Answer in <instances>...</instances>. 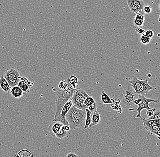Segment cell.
<instances>
[{"label": "cell", "instance_id": "1", "mask_svg": "<svg viewBox=\"0 0 160 157\" xmlns=\"http://www.w3.org/2000/svg\"><path fill=\"white\" fill-rule=\"evenodd\" d=\"M86 118L85 110H80L72 105L66 115L70 129L76 130L83 128Z\"/></svg>", "mask_w": 160, "mask_h": 157}, {"label": "cell", "instance_id": "2", "mask_svg": "<svg viewBox=\"0 0 160 157\" xmlns=\"http://www.w3.org/2000/svg\"><path fill=\"white\" fill-rule=\"evenodd\" d=\"M76 90L77 89L73 88L70 84L68 85L67 88L65 90H59L56 96V109L54 118L57 117L60 115L63 107L71 99Z\"/></svg>", "mask_w": 160, "mask_h": 157}, {"label": "cell", "instance_id": "3", "mask_svg": "<svg viewBox=\"0 0 160 157\" xmlns=\"http://www.w3.org/2000/svg\"><path fill=\"white\" fill-rule=\"evenodd\" d=\"M129 83L131 84L136 93L138 95L145 96L153 88L148 84V80L145 81L139 80L135 76L133 77L132 80H129Z\"/></svg>", "mask_w": 160, "mask_h": 157}, {"label": "cell", "instance_id": "4", "mask_svg": "<svg viewBox=\"0 0 160 157\" xmlns=\"http://www.w3.org/2000/svg\"><path fill=\"white\" fill-rule=\"evenodd\" d=\"M122 102L127 107L132 105L134 101L138 98L134 90L129 82L125 84L122 89Z\"/></svg>", "mask_w": 160, "mask_h": 157}, {"label": "cell", "instance_id": "5", "mask_svg": "<svg viewBox=\"0 0 160 157\" xmlns=\"http://www.w3.org/2000/svg\"><path fill=\"white\" fill-rule=\"evenodd\" d=\"M138 98L141 100V101L138 105V107L137 109H135L133 108H130L129 109V111H137L138 114L135 116V118H140L143 120V118L142 116L141 115V111L144 109H146L147 110H152V108L149 106L148 104L151 102L156 103H158L159 101L158 100H153L152 98H148L146 97L144 95H139Z\"/></svg>", "mask_w": 160, "mask_h": 157}, {"label": "cell", "instance_id": "6", "mask_svg": "<svg viewBox=\"0 0 160 157\" xmlns=\"http://www.w3.org/2000/svg\"><path fill=\"white\" fill-rule=\"evenodd\" d=\"M20 73L18 70L14 68H11L6 71L5 79L9 84L11 87L18 86L21 80Z\"/></svg>", "mask_w": 160, "mask_h": 157}, {"label": "cell", "instance_id": "7", "mask_svg": "<svg viewBox=\"0 0 160 157\" xmlns=\"http://www.w3.org/2000/svg\"><path fill=\"white\" fill-rule=\"evenodd\" d=\"M88 96V95L85 90L78 88L75 91L70 100L72 101L73 105L79 109L80 104L85 101L86 99Z\"/></svg>", "mask_w": 160, "mask_h": 157}, {"label": "cell", "instance_id": "8", "mask_svg": "<svg viewBox=\"0 0 160 157\" xmlns=\"http://www.w3.org/2000/svg\"><path fill=\"white\" fill-rule=\"evenodd\" d=\"M72 105L73 104L72 101L71 100H69L63 107L60 115L57 117L54 118L53 121L59 122L62 125L69 126L68 123L66 120V115Z\"/></svg>", "mask_w": 160, "mask_h": 157}, {"label": "cell", "instance_id": "9", "mask_svg": "<svg viewBox=\"0 0 160 157\" xmlns=\"http://www.w3.org/2000/svg\"><path fill=\"white\" fill-rule=\"evenodd\" d=\"M33 83L28 81L26 77H21V80L18 84V86L23 92L24 94L26 95L29 92L30 89L32 86Z\"/></svg>", "mask_w": 160, "mask_h": 157}, {"label": "cell", "instance_id": "10", "mask_svg": "<svg viewBox=\"0 0 160 157\" xmlns=\"http://www.w3.org/2000/svg\"><path fill=\"white\" fill-rule=\"evenodd\" d=\"M62 125V124L59 122L53 121L51 123L49 126L48 128V130L50 135L52 136L55 137V134L59 130Z\"/></svg>", "mask_w": 160, "mask_h": 157}, {"label": "cell", "instance_id": "11", "mask_svg": "<svg viewBox=\"0 0 160 157\" xmlns=\"http://www.w3.org/2000/svg\"><path fill=\"white\" fill-rule=\"evenodd\" d=\"M101 118L99 113L96 110L92 114V121L89 127H92L98 125L101 122Z\"/></svg>", "mask_w": 160, "mask_h": 157}, {"label": "cell", "instance_id": "12", "mask_svg": "<svg viewBox=\"0 0 160 157\" xmlns=\"http://www.w3.org/2000/svg\"><path fill=\"white\" fill-rule=\"evenodd\" d=\"M0 87L2 90V91L7 93H10L11 89L12 88V87L10 86L9 84L6 81L4 77L2 75L0 76Z\"/></svg>", "mask_w": 160, "mask_h": 157}, {"label": "cell", "instance_id": "13", "mask_svg": "<svg viewBox=\"0 0 160 157\" xmlns=\"http://www.w3.org/2000/svg\"><path fill=\"white\" fill-rule=\"evenodd\" d=\"M10 93L15 98H20L24 96L23 92L18 86L12 87L11 89Z\"/></svg>", "mask_w": 160, "mask_h": 157}, {"label": "cell", "instance_id": "14", "mask_svg": "<svg viewBox=\"0 0 160 157\" xmlns=\"http://www.w3.org/2000/svg\"><path fill=\"white\" fill-rule=\"evenodd\" d=\"M136 17L134 20V24L138 27H142L143 26L145 21V16L139 13H136Z\"/></svg>", "mask_w": 160, "mask_h": 157}, {"label": "cell", "instance_id": "15", "mask_svg": "<svg viewBox=\"0 0 160 157\" xmlns=\"http://www.w3.org/2000/svg\"><path fill=\"white\" fill-rule=\"evenodd\" d=\"M146 130L148 131L149 132L156 136L158 139H159L160 134V125H155L153 126L144 128Z\"/></svg>", "mask_w": 160, "mask_h": 157}, {"label": "cell", "instance_id": "16", "mask_svg": "<svg viewBox=\"0 0 160 157\" xmlns=\"http://www.w3.org/2000/svg\"><path fill=\"white\" fill-rule=\"evenodd\" d=\"M142 120L143 123L144 128L150 127L155 125H160V119L148 120L146 119V118H143Z\"/></svg>", "mask_w": 160, "mask_h": 157}, {"label": "cell", "instance_id": "17", "mask_svg": "<svg viewBox=\"0 0 160 157\" xmlns=\"http://www.w3.org/2000/svg\"><path fill=\"white\" fill-rule=\"evenodd\" d=\"M101 103H102L108 105V104H112L113 101L111 99L109 96L104 91V90L102 91L101 95Z\"/></svg>", "mask_w": 160, "mask_h": 157}, {"label": "cell", "instance_id": "18", "mask_svg": "<svg viewBox=\"0 0 160 157\" xmlns=\"http://www.w3.org/2000/svg\"><path fill=\"white\" fill-rule=\"evenodd\" d=\"M85 111L86 113V118L85 120V125L84 126V129L86 130L89 127L92 121V113L87 108L85 109Z\"/></svg>", "mask_w": 160, "mask_h": 157}, {"label": "cell", "instance_id": "19", "mask_svg": "<svg viewBox=\"0 0 160 157\" xmlns=\"http://www.w3.org/2000/svg\"><path fill=\"white\" fill-rule=\"evenodd\" d=\"M78 78L74 76H71L68 79L69 84L72 86L73 88L74 89H78L79 88L78 86Z\"/></svg>", "mask_w": 160, "mask_h": 157}, {"label": "cell", "instance_id": "20", "mask_svg": "<svg viewBox=\"0 0 160 157\" xmlns=\"http://www.w3.org/2000/svg\"><path fill=\"white\" fill-rule=\"evenodd\" d=\"M133 4L136 6L138 9L139 11L142 10L145 6V2L142 0H130Z\"/></svg>", "mask_w": 160, "mask_h": 157}, {"label": "cell", "instance_id": "21", "mask_svg": "<svg viewBox=\"0 0 160 157\" xmlns=\"http://www.w3.org/2000/svg\"><path fill=\"white\" fill-rule=\"evenodd\" d=\"M67 135H68V132L62 130L60 129L55 134V137L58 139H62L66 137Z\"/></svg>", "mask_w": 160, "mask_h": 157}, {"label": "cell", "instance_id": "22", "mask_svg": "<svg viewBox=\"0 0 160 157\" xmlns=\"http://www.w3.org/2000/svg\"><path fill=\"white\" fill-rule=\"evenodd\" d=\"M151 39L149 38L148 37L146 36V35L142 34L140 37V40L142 44L146 45L148 44L151 42Z\"/></svg>", "mask_w": 160, "mask_h": 157}, {"label": "cell", "instance_id": "23", "mask_svg": "<svg viewBox=\"0 0 160 157\" xmlns=\"http://www.w3.org/2000/svg\"><path fill=\"white\" fill-rule=\"evenodd\" d=\"M127 3H128V6L130 10L132 12L135 13L139 12V11L138 8L136 6H135L133 4L130 0H127Z\"/></svg>", "mask_w": 160, "mask_h": 157}, {"label": "cell", "instance_id": "24", "mask_svg": "<svg viewBox=\"0 0 160 157\" xmlns=\"http://www.w3.org/2000/svg\"><path fill=\"white\" fill-rule=\"evenodd\" d=\"M95 100H94L93 98L92 97L89 96L87 97L85 101V104L88 107L92 105L95 102Z\"/></svg>", "mask_w": 160, "mask_h": 157}, {"label": "cell", "instance_id": "25", "mask_svg": "<svg viewBox=\"0 0 160 157\" xmlns=\"http://www.w3.org/2000/svg\"><path fill=\"white\" fill-rule=\"evenodd\" d=\"M160 119V111L157 110L155 111L153 115L152 116L149 117L147 118V120H158V119Z\"/></svg>", "mask_w": 160, "mask_h": 157}, {"label": "cell", "instance_id": "26", "mask_svg": "<svg viewBox=\"0 0 160 157\" xmlns=\"http://www.w3.org/2000/svg\"><path fill=\"white\" fill-rule=\"evenodd\" d=\"M142 10L144 13L146 14H149L152 11V7L151 6H148V5H147V6H145V5Z\"/></svg>", "mask_w": 160, "mask_h": 157}, {"label": "cell", "instance_id": "27", "mask_svg": "<svg viewBox=\"0 0 160 157\" xmlns=\"http://www.w3.org/2000/svg\"><path fill=\"white\" fill-rule=\"evenodd\" d=\"M144 35L148 37L150 39H152L154 36V33L153 31H152V30H148L145 31Z\"/></svg>", "mask_w": 160, "mask_h": 157}, {"label": "cell", "instance_id": "28", "mask_svg": "<svg viewBox=\"0 0 160 157\" xmlns=\"http://www.w3.org/2000/svg\"><path fill=\"white\" fill-rule=\"evenodd\" d=\"M97 107H98V104L96 101H95V102L92 105L88 107V109L91 112L93 113L95 111L97 110Z\"/></svg>", "mask_w": 160, "mask_h": 157}, {"label": "cell", "instance_id": "29", "mask_svg": "<svg viewBox=\"0 0 160 157\" xmlns=\"http://www.w3.org/2000/svg\"><path fill=\"white\" fill-rule=\"evenodd\" d=\"M68 84H67L65 81H62L60 82L59 85L58 87L59 89H62V90H65L67 88Z\"/></svg>", "mask_w": 160, "mask_h": 157}, {"label": "cell", "instance_id": "30", "mask_svg": "<svg viewBox=\"0 0 160 157\" xmlns=\"http://www.w3.org/2000/svg\"><path fill=\"white\" fill-rule=\"evenodd\" d=\"M135 31H136V32L138 33L141 35L143 34L145 32L144 29H143L142 28L140 27H137V28H136Z\"/></svg>", "mask_w": 160, "mask_h": 157}, {"label": "cell", "instance_id": "31", "mask_svg": "<svg viewBox=\"0 0 160 157\" xmlns=\"http://www.w3.org/2000/svg\"><path fill=\"white\" fill-rule=\"evenodd\" d=\"M156 110L155 109H152V110H148V111H147V115L148 116V117L152 116L153 115L154 113Z\"/></svg>", "mask_w": 160, "mask_h": 157}, {"label": "cell", "instance_id": "32", "mask_svg": "<svg viewBox=\"0 0 160 157\" xmlns=\"http://www.w3.org/2000/svg\"><path fill=\"white\" fill-rule=\"evenodd\" d=\"M61 130L68 132L70 130V127L69 126L65 125H63L61 127Z\"/></svg>", "mask_w": 160, "mask_h": 157}, {"label": "cell", "instance_id": "33", "mask_svg": "<svg viewBox=\"0 0 160 157\" xmlns=\"http://www.w3.org/2000/svg\"><path fill=\"white\" fill-rule=\"evenodd\" d=\"M66 157H79L77 154L74 153H69L66 155Z\"/></svg>", "mask_w": 160, "mask_h": 157}, {"label": "cell", "instance_id": "34", "mask_svg": "<svg viewBox=\"0 0 160 157\" xmlns=\"http://www.w3.org/2000/svg\"><path fill=\"white\" fill-rule=\"evenodd\" d=\"M140 101H141V100H140L139 98H138L135 99L134 101L133 104L138 105L140 103Z\"/></svg>", "mask_w": 160, "mask_h": 157}, {"label": "cell", "instance_id": "35", "mask_svg": "<svg viewBox=\"0 0 160 157\" xmlns=\"http://www.w3.org/2000/svg\"><path fill=\"white\" fill-rule=\"evenodd\" d=\"M148 77L150 78V77H151V76H152V75H151V74H148Z\"/></svg>", "mask_w": 160, "mask_h": 157}, {"label": "cell", "instance_id": "36", "mask_svg": "<svg viewBox=\"0 0 160 157\" xmlns=\"http://www.w3.org/2000/svg\"><path fill=\"white\" fill-rule=\"evenodd\" d=\"M158 21H159V22H160V16H159Z\"/></svg>", "mask_w": 160, "mask_h": 157}, {"label": "cell", "instance_id": "37", "mask_svg": "<svg viewBox=\"0 0 160 157\" xmlns=\"http://www.w3.org/2000/svg\"><path fill=\"white\" fill-rule=\"evenodd\" d=\"M158 37H159V33L158 34Z\"/></svg>", "mask_w": 160, "mask_h": 157}, {"label": "cell", "instance_id": "38", "mask_svg": "<svg viewBox=\"0 0 160 157\" xmlns=\"http://www.w3.org/2000/svg\"><path fill=\"white\" fill-rule=\"evenodd\" d=\"M159 10H160V4L159 5Z\"/></svg>", "mask_w": 160, "mask_h": 157}, {"label": "cell", "instance_id": "39", "mask_svg": "<svg viewBox=\"0 0 160 157\" xmlns=\"http://www.w3.org/2000/svg\"><path fill=\"white\" fill-rule=\"evenodd\" d=\"M155 1H156V0H155Z\"/></svg>", "mask_w": 160, "mask_h": 157}]
</instances>
